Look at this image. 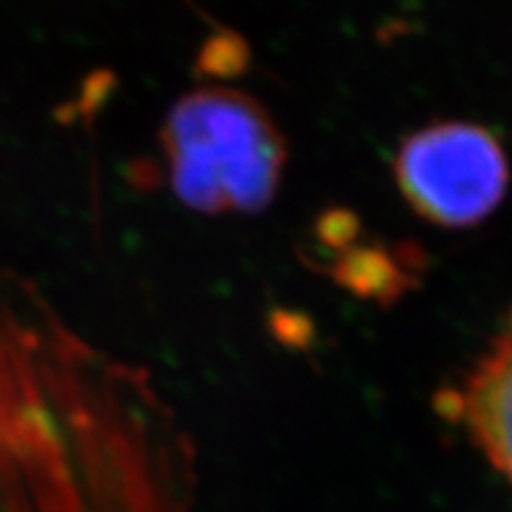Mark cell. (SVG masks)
Wrapping results in <instances>:
<instances>
[{"instance_id": "6da1fadb", "label": "cell", "mask_w": 512, "mask_h": 512, "mask_svg": "<svg viewBox=\"0 0 512 512\" xmlns=\"http://www.w3.org/2000/svg\"><path fill=\"white\" fill-rule=\"evenodd\" d=\"M159 140L171 190L192 211L259 214L278 195L287 143L252 95L223 86L183 95L166 114Z\"/></svg>"}, {"instance_id": "7a4b0ae2", "label": "cell", "mask_w": 512, "mask_h": 512, "mask_svg": "<svg viewBox=\"0 0 512 512\" xmlns=\"http://www.w3.org/2000/svg\"><path fill=\"white\" fill-rule=\"evenodd\" d=\"M394 176L420 219L441 228H472L508 195L510 162L486 126L434 121L401 140Z\"/></svg>"}, {"instance_id": "3957f363", "label": "cell", "mask_w": 512, "mask_h": 512, "mask_svg": "<svg viewBox=\"0 0 512 512\" xmlns=\"http://www.w3.org/2000/svg\"><path fill=\"white\" fill-rule=\"evenodd\" d=\"M451 403L479 451L512 484V313L508 330L451 392Z\"/></svg>"}, {"instance_id": "277c9868", "label": "cell", "mask_w": 512, "mask_h": 512, "mask_svg": "<svg viewBox=\"0 0 512 512\" xmlns=\"http://www.w3.org/2000/svg\"><path fill=\"white\" fill-rule=\"evenodd\" d=\"M330 275L356 297L380 304L396 302L408 287L415 285L408 264H403L399 254H392L380 245H351L342 249L330 268Z\"/></svg>"}, {"instance_id": "5b68a950", "label": "cell", "mask_w": 512, "mask_h": 512, "mask_svg": "<svg viewBox=\"0 0 512 512\" xmlns=\"http://www.w3.org/2000/svg\"><path fill=\"white\" fill-rule=\"evenodd\" d=\"M247 46L240 36L223 31L211 36L200 53V69L209 76H235L247 67Z\"/></svg>"}, {"instance_id": "8992f818", "label": "cell", "mask_w": 512, "mask_h": 512, "mask_svg": "<svg viewBox=\"0 0 512 512\" xmlns=\"http://www.w3.org/2000/svg\"><path fill=\"white\" fill-rule=\"evenodd\" d=\"M318 238L323 245L342 252V249L356 245L358 219L347 209L325 211L318 221Z\"/></svg>"}]
</instances>
